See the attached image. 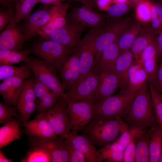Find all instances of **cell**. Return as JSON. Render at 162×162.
I'll return each mask as SVG.
<instances>
[{"label":"cell","instance_id":"10","mask_svg":"<svg viewBox=\"0 0 162 162\" xmlns=\"http://www.w3.org/2000/svg\"><path fill=\"white\" fill-rule=\"evenodd\" d=\"M94 30L92 28L82 39L76 48L79 54L80 73L77 82L88 74L94 67L95 55L94 46Z\"/></svg>","mask_w":162,"mask_h":162},{"label":"cell","instance_id":"3","mask_svg":"<svg viewBox=\"0 0 162 162\" xmlns=\"http://www.w3.org/2000/svg\"><path fill=\"white\" fill-rule=\"evenodd\" d=\"M136 92L128 88L120 89L117 94L94 104V117L107 119L124 118L129 111Z\"/></svg>","mask_w":162,"mask_h":162},{"label":"cell","instance_id":"41","mask_svg":"<svg viewBox=\"0 0 162 162\" xmlns=\"http://www.w3.org/2000/svg\"><path fill=\"white\" fill-rule=\"evenodd\" d=\"M60 97L50 91L44 95L37 103V114H42L52 107Z\"/></svg>","mask_w":162,"mask_h":162},{"label":"cell","instance_id":"5","mask_svg":"<svg viewBox=\"0 0 162 162\" xmlns=\"http://www.w3.org/2000/svg\"><path fill=\"white\" fill-rule=\"evenodd\" d=\"M131 22L129 18H119L111 20L101 26L93 28L94 30V49L95 61L98 64L103 49L109 44L117 40Z\"/></svg>","mask_w":162,"mask_h":162},{"label":"cell","instance_id":"43","mask_svg":"<svg viewBox=\"0 0 162 162\" xmlns=\"http://www.w3.org/2000/svg\"><path fill=\"white\" fill-rule=\"evenodd\" d=\"M17 106L7 105L0 102V123L5 124L13 120L14 117H17Z\"/></svg>","mask_w":162,"mask_h":162},{"label":"cell","instance_id":"46","mask_svg":"<svg viewBox=\"0 0 162 162\" xmlns=\"http://www.w3.org/2000/svg\"><path fill=\"white\" fill-rule=\"evenodd\" d=\"M136 143L132 140L124 151L123 162H135Z\"/></svg>","mask_w":162,"mask_h":162},{"label":"cell","instance_id":"53","mask_svg":"<svg viewBox=\"0 0 162 162\" xmlns=\"http://www.w3.org/2000/svg\"><path fill=\"white\" fill-rule=\"evenodd\" d=\"M80 2L82 5L92 8L96 7V2L94 0H73Z\"/></svg>","mask_w":162,"mask_h":162},{"label":"cell","instance_id":"54","mask_svg":"<svg viewBox=\"0 0 162 162\" xmlns=\"http://www.w3.org/2000/svg\"><path fill=\"white\" fill-rule=\"evenodd\" d=\"M13 160L12 159H9L4 155L1 149H0V162H12Z\"/></svg>","mask_w":162,"mask_h":162},{"label":"cell","instance_id":"33","mask_svg":"<svg viewBox=\"0 0 162 162\" xmlns=\"http://www.w3.org/2000/svg\"><path fill=\"white\" fill-rule=\"evenodd\" d=\"M32 71L26 64L16 66L13 64L0 65V80H3L8 77L15 76L22 78L25 80L30 77Z\"/></svg>","mask_w":162,"mask_h":162},{"label":"cell","instance_id":"37","mask_svg":"<svg viewBox=\"0 0 162 162\" xmlns=\"http://www.w3.org/2000/svg\"><path fill=\"white\" fill-rule=\"evenodd\" d=\"M151 2L142 0L137 3L135 14L139 22L143 25H149L151 17Z\"/></svg>","mask_w":162,"mask_h":162},{"label":"cell","instance_id":"25","mask_svg":"<svg viewBox=\"0 0 162 162\" xmlns=\"http://www.w3.org/2000/svg\"><path fill=\"white\" fill-rule=\"evenodd\" d=\"M156 35L152 29L150 25H143L142 26L139 34L130 49L135 61L140 62L141 53L155 39Z\"/></svg>","mask_w":162,"mask_h":162},{"label":"cell","instance_id":"39","mask_svg":"<svg viewBox=\"0 0 162 162\" xmlns=\"http://www.w3.org/2000/svg\"><path fill=\"white\" fill-rule=\"evenodd\" d=\"M150 26L156 34L162 31V4L158 2H151Z\"/></svg>","mask_w":162,"mask_h":162},{"label":"cell","instance_id":"31","mask_svg":"<svg viewBox=\"0 0 162 162\" xmlns=\"http://www.w3.org/2000/svg\"><path fill=\"white\" fill-rule=\"evenodd\" d=\"M134 61V56L129 49L120 51L116 61L114 70L122 79L125 88L127 87V72Z\"/></svg>","mask_w":162,"mask_h":162},{"label":"cell","instance_id":"47","mask_svg":"<svg viewBox=\"0 0 162 162\" xmlns=\"http://www.w3.org/2000/svg\"><path fill=\"white\" fill-rule=\"evenodd\" d=\"M33 87L36 97L39 100L51 91L48 87L35 77L34 78Z\"/></svg>","mask_w":162,"mask_h":162},{"label":"cell","instance_id":"55","mask_svg":"<svg viewBox=\"0 0 162 162\" xmlns=\"http://www.w3.org/2000/svg\"><path fill=\"white\" fill-rule=\"evenodd\" d=\"M112 2L115 4L126 3L129 2L128 0H112Z\"/></svg>","mask_w":162,"mask_h":162},{"label":"cell","instance_id":"24","mask_svg":"<svg viewBox=\"0 0 162 162\" xmlns=\"http://www.w3.org/2000/svg\"><path fill=\"white\" fill-rule=\"evenodd\" d=\"M127 87L136 92L148 84L147 74L140 62L135 60L127 73Z\"/></svg>","mask_w":162,"mask_h":162},{"label":"cell","instance_id":"27","mask_svg":"<svg viewBox=\"0 0 162 162\" xmlns=\"http://www.w3.org/2000/svg\"><path fill=\"white\" fill-rule=\"evenodd\" d=\"M21 122L13 119L0 128V148L16 140L20 139V127Z\"/></svg>","mask_w":162,"mask_h":162},{"label":"cell","instance_id":"1","mask_svg":"<svg viewBox=\"0 0 162 162\" xmlns=\"http://www.w3.org/2000/svg\"><path fill=\"white\" fill-rule=\"evenodd\" d=\"M129 126L122 118L94 117L81 130L95 146L102 148L114 141Z\"/></svg>","mask_w":162,"mask_h":162},{"label":"cell","instance_id":"18","mask_svg":"<svg viewBox=\"0 0 162 162\" xmlns=\"http://www.w3.org/2000/svg\"><path fill=\"white\" fill-rule=\"evenodd\" d=\"M65 90H69L78 82L80 77L79 54L75 49L64 63L59 72Z\"/></svg>","mask_w":162,"mask_h":162},{"label":"cell","instance_id":"29","mask_svg":"<svg viewBox=\"0 0 162 162\" xmlns=\"http://www.w3.org/2000/svg\"><path fill=\"white\" fill-rule=\"evenodd\" d=\"M142 27L139 22H130L117 40L120 51L130 49Z\"/></svg>","mask_w":162,"mask_h":162},{"label":"cell","instance_id":"51","mask_svg":"<svg viewBox=\"0 0 162 162\" xmlns=\"http://www.w3.org/2000/svg\"><path fill=\"white\" fill-rule=\"evenodd\" d=\"M155 41L159 56L162 57V31L157 34Z\"/></svg>","mask_w":162,"mask_h":162},{"label":"cell","instance_id":"12","mask_svg":"<svg viewBox=\"0 0 162 162\" xmlns=\"http://www.w3.org/2000/svg\"><path fill=\"white\" fill-rule=\"evenodd\" d=\"M85 27L79 23L68 21L65 26L50 34L45 40H52L75 49L82 40V32Z\"/></svg>","mask_w":162,"mask_h":162},{"label":"cell","instance_id":"22","mask_svg":"<svg viewBox=\"0 0 162 162\" xmlns=\"http://www.w3.org/2000/svg\"><path fill=\"white\" fill-rule=\"evenodd\" d=\"M70 2L54 6L53 14L49 22L38 32V35L44 40L57 30L65 26L67 23V11Z\"/></svg>","mask_w":162,"mask_h":162},{"label":"cell","instance_id":"28","mask_svg":"<svg viewBox=\"0 0 162 162\" xmlns=\"http://www.w3.org/2000/svg\"><path fill=\"white\" fill-rule=\"evenodd\" d=\"M150 133L148 128L144 129L135 139V162H150L149 142Z\"/></svg>","mask_w":162,"mask_h":162},{"label":"cell","instance_id":"13","mask_svg":"<svg viewBox=\"0 0 162 162\" xmlns=\"http://www.w3.org/2000/svg\"><path fill=\"white\" fill-rule=\"evenodd\" d=\"M34 78L25 80L22 89L17 106L18 120L23 123L27 121L37 111V103L33 87Z\"/></svg>","mask_w":162,"mask_h":162},{"label":"cell","instance_id":"52","mask_svg":"<svg viewBox=\"0 0 162 162\" xmlns=\"http://www.w3.org/2000/svg\"><path fill=\"white\" fill-rule=\"evenodd\" d=\"M38 3H41L44 5L57 6L62 3V0H38Z\"/></svg>","mask_w":162,"mask_h":162},{"label":"cell","instance_id":"36","mask_svg":"<svg viewBox=\"0 0 162 162\" xmlns=\"http://www.w3.org/2000/svg\"><path fill=\"white\" fill-rule=\"evenodd\" d=\"M31 52L29 49L17 51L0 50V65L13 64L24 61Z\"/></svg>","mask_w":162,"mask_h":162},{"label":"cell","instance_id":"11","mask_svg":"<svg viewBox=\"0 0 162 162\" xmlns=\"http://www.w3.org/2000/svg\"><path fill=\"white\" fill-rule=\"evenodd\" d=\"M54 6L44 5L23 20L21 28L28 41L34 36L50 20L54 11Z\"/></svg>","mask_w":162,"mask_h":162},{"label":"cell","instance_id":"32","mask_svg":"<svg viewBox=\"0 0 162 162\" xmlns=\"http://www.w3.org/2000/svg\"><path fill=\"white\" fill-rule=\"evenodd\" d=\"M99 150L103 161L123 162L124 150L121 145L116 140L100 148Z\"/></svg>","mask_w":162,"mask_h":162},{"label":"cell","instance_id":"8","mask_svg":"<svg viewBox=\"0 0 162 162\" xmlns=\"http://www.w3.org/2000/svg\"><path fill=\"white\" fill-rule=\"evenodd\" d=\"M68 102L60 97L56 103L45 112L36 116L46 119L56 135L65 139L71 131L68 116Z\"/></svg>","mask_w":162,"mask_h":162},{"label":"cell","instance_id":"49","mask_svg":"<svg viewBox=\"0 0 162 162\" xmlns=\"http://www.w3.org/2000/svg\"><path fill=\"white\" fill-rule=\"evenodd\" d=\"M19 0H0L1 4L15 13V6Z\"/></svg>","mask_w":162,"mask_h":162},{"label":"cell","instance_id":"56","mask_svg":"<svg viewBox=\"0 0 162 162\" xmlns=\"http://www.w3.org/2000/svg\"><path fill=\"white\" fill-rule=\"evenodd\" d=\"M131 0V1L133 2H134L135 3L136 2V3H137L138 2H140L141 0Z\"/></svg>","mask_w":162,"mask_h":162},{"label":"cell","instance_id":"19","mask_svg":"<svg viewBox=\"0 0 162 162\" xmlns=\"http://www.w3.org/2000/svg\"><path fill=\"white\" fill-rule=\"evenodd\" d=\"M155 39L142 52L140 56V61L147 74L148 83L156 88L159 54Z\"/></svg>","mask_w":162,"mask_h":162},{"label":"cell","instance_id":"16","mask_svg":"<svg viewBox=\"0 0 162 162\" xmlns=\"http://www.w3.org/2000/svg\"><path fill=\"white\" fill-rule=\"evenodd\" d=\"M13 18L0 34V50L20 51L28 39Z\"/></svg>","mask_w":162,"mask_h":162},{"label":"cell","instance_id":"15","mask_svg":"<svg viewBox=\"0 0 162 162\" xmlns=\"http://www.w3.org/2000/svg\"><path fill=\"white\" fill-rule=\"evenodd\" d=\"M98 72L99 82L95 95V102L102 101L112 95L119 88H124L123 80L114 70Z\"/></svg>","mask_w":162,"mask_h":162},{"label":"cell","instance_id":"48","mask_svg":"<svg viewBox=\"0 0 162 162\" xmlns=\"http://www.w3.org/2000/svg\"><path fill=\"white\" fill-rule=\"evenodd\" d=\"M156 76L157 86L156 89L162 94V57L160 56Z\"/></svg>","mask_w":162,"mask_h":162},{"label":"cell","instance_id":"45","mask_svg":"<svg viewBox=\"0 0 162 162\" xmlns=\"http://www.w3.org/2000/svg\"><path fill=\"white\" fill-rule=\"evenodd\" d=\"M0 10V31H1L14 18V13L6 6Z\"/></svg>","mask_w":162,"mask_h":162},{"label":"cell","instance_id":"50","mask_svg":"<svg viewBox=\"0 0 162 162\" xmlns=\"http://www.w3.org/2000/svg\"><path fill=\"white\" fill-rule=\"evenodd\" d=\"M112 2V0H97L96 4L100 9L106 10Z\"/></svg>","mask_w":162,"mask_h":162},{"label":"cell","instance_id":"7","mask_svg":"<svg viewBox=\"0 0 162 162\" xmlns=\"http://www.w3.org/2000/svg\"><path fill=\"white\" fill-rule=\"evenodd\" d=\"M99 82L98 72L94 69L62 96L68 102H96Z\"/></svg>","mask_w":162,"mask_h":162},{"label":"cell","instance_id":"40","mask_svg":"<svg viewBox=\"0 0 162 162\" xmlns=\"http://www.w3.org/2000/svg\"><path fill=\"white\" fill-rule=\"evenodd\" d=\"M134 3L129 1L110 6L106 10V16L111 20L120 18L129 10Z\"/></svg>","mask_w":162,"mask_h":162},{"label":"cell","instance_id":"9","mask_svg":"<svg viewBox=\"0 0 162 162\" xmlns=\"http://www.w3.org/2000/svg\"><path fill=\"white\" fill-rule=\"evenodd\" d=\"M67 102L68 116L71 131L77 132L81 130L94 117V103Z\"/></svg>","mask_w":162,"mask_h":162},{"label":"cell","instance_id":"58","mask_svg":"<svg viewBox=\"0 0 162 162\" xmlns=\"http://www.w3.org/2000/svg\"><path fill=\"white\" fill-rule=\"evenodd\" d=\"M160 0L162 2V0Z\"/></svg>","mask_w":162,"mask_h":162},{"label":"cell","instance_id":"57","mask_svg":"<svg viewBox=\"0 0 162 162\" xmlns=\"http://www.w3.org/2000/svg\"><path fill=\"white\" fill-rule=\"evenodd\" d=\"M159 162H162V154L160 156V158Z\"/></svg>","mask_w":162,"mask_h":162},{"label":"cell","instance_id":"23","mask_svg":"<svg viewBox=\"0 0 162 162\" xmlns=\"http://www.w3.org/2000/svg\"><path fill=\"white\" fill-rule=\"evenodd\" d=\"M28 137L37 139L49 138L56 135L46 119L36 116L35 119L22 123Z\"/></svg>","mask_w":162,"mask_h":162},{"label":"cell","instance_id":"2","mask_svg":"<svg viewBox=\"0 0 162 162\" xmlns=\"http://www.w3.org/2000/svg\"><path fill=\"white\" fill-rule=\"evenodd\" d=\"M123 121L129 126L146 129L157 124L148 84L136 92Z\"/></svg>","mask_w":162,"mask_h":162},{"label":"cell","instance_id":"21","mask_svg":"<svg viewBox=\"0 0 162 162\" xmlns=\"http://www.w3.org/2000/svg\"><path fill=\"white\" fill-rule=\"evenodd\" d=\"M69 140L85 156L87 162H101L103 161L99 150L84 134L70 131L65 138Z\"/></svg>","mask_w":162,"mask_h":162},{"label":"cell","instance_id":"14","mask_svg":"<svg viewBox=\"0 0 162 162\" xmlns=\"http://www.w3.org/2000/svg\"><path fill=\"white\" fill-rule=\"evenodd\" d=\"M28 143L35 144L46 149L49 153L51 162H68L65 139L58 135L49 138L29 137Z\"/></svg>","mask_w":162,"mask_h":162},{"label":"cell","instance_id":"26","mask_svg":"<svg viewBox=\"0 0 162 162\" xmlns=\"http://www.w3.org/2000/svg\"><path fill=\"white\" fill-rule=\"evenodd\" d=\"M117 40L108 44L103 50L99 62L93 68L97 72L114 70L116 61L120 52Z\"/></svg>","mask_w":162,"mask_h":162},{"label":"cell","instance_id":"17","mask_svg":"<svg viewBox=\"0 0 162 162\" xmlns=\"http://www.w3.org/2000/svg\"><path fill=\"white\" fill-rule=\"evenodd\" d=\"M68 21L79 23L86 27L94 28L106 22L104 17L93 8L82 6L75 8L68 14Z\"/></svg>","mask_w":162,"mask_h":162},{"label":"cell","instance_id":"35","mask_svg":"<svg viewBox=\"0 0 162 162\" xmlns=\"http://www.w3.org/2000/svg\"><path fill=\"white\" fill-rule=\"evenodd\" d=\"M38 3V0H19L16 3L13 19L18 24L31 14V12L33 7Z\"/></svg>","mask_w":162,"mask_h":162},{"label":"cell","instance_id":"4","mask_svg":"<svg viewBox=\"0 0 162 162\" xmlns=\"http://www.w3.org/2000/svg\"><path fill=\"white\" fill-rule=\"evenodd\" d=\"M75 49L52 40H44L33 43L29 50L55 72L59 73L64 63Z\"/></svg>","mask_w":162,"mask_h":162},{"label":"cell","instance_id":"30","mask_svg":"<svg viewBox=\"0 0 162 162\" xmlns=\"http://www.w3.org/2000/svg\"><path fill=\"white\" fill-rule=\"evenodd\" d=\"M150 162H159L162 154V128L158 124L148 128Z\"/></svg>","mask_w":162,"mask_h":162},{"label":"cell","instance_id":"44","mask_svg":"<svg viewBox=\"0 0 162 162\" xmlns=\"http://www.w3.org/2000/svg\"><path fill=\"white\" fill-rule=\"evenodd\" d=\"M65 143L68 155V162H86L84 155L68 139Z\"/></svg>","mask_w":162,"mask_h":162},{"label":"cell","instance_id":"34","mask_svg":"<svg viewBox=\"0 0 162 162\" xmlns=\"http://www.w3.org/2000/svg\"><path fill=\"white\" fill-rule=\"evenodd\" d=\"M28 144L30 148L21 162H51L50 154L46 149L37 145Z\"/></svg>","mask_w":162,"mask_h":162},{"label":"cell","instance_id":"20","mask_svg":"<svg viewBox=\"0 0 162 162\" xmlns=\"http://www.w3.org/2000/svg\"><path fill=\"white\" fill-rule=\"evenodd\" d=\"M25 79L10 76L3 80L0 85V94L5 104L17 106Z\"/></svg>","mask_w":162,"mask_h":162},{"label":"cell","instance_id":"38","mask_svg":"<svg viewBox=\"0 0 162 162\" xmlns=\"http://www.w3.org/2000/svg\"><path fill=\"white\" fill-rule=\"evenodd\" d=\"M148 86L157 124L162 128V94L151 84Z\"/></svg>","mask_w":162,"mask_h":162},{"label":"cell","instance_id":"42","mask_svg":"<svg viewBox=\"0 0 162 162\" xmlns=\"http://www.w3.org/2000/svg\"><path fill=\"white\" fill-rule=\"evenodd\" d=\"M143 130L129 126L120 134L116 140L121 145L124 151L130 142L132 140H135Z\"/></svg>","mask_w":162,"mask_h":162},{"label":"cell","instance_id":"6","mask_svg":"<svg viewBox=\"0 0 162 162\" xmlns=\"http://www.w3.org/2000/svg\"><path fill=\"white\" fill-rule=\"evenodd\" d=\"M34 77L45 85L59 97L65 94L64 89L61 81L57 76L55 72L46 62L37 57H27L24 61Z\"/></svg>","mask_w":162,"mask_h":162}]
</instances>
